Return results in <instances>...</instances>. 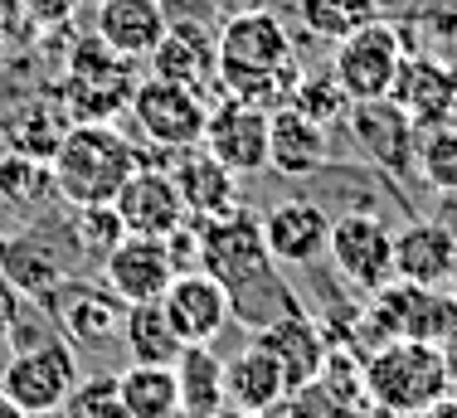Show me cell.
I'll return each mask as SVG.
<instances>
[{
	"instance_id": "cell-2",
	"label": "cell",
	"mask_w": 457,
	"mask_h": 418,
	"mask_svg": "<svg viewBox=\"0 0 457 418\" xmlns=\"http://www.w3.org/2000/svg\"><path fill=\"white\" fill-rule=\"evenodd\" d=\"M361 375H365V399L399 418H413L419 409H428L448 394L443 355L433 340H409V336L385 340L379 350L365 355Z\"/></svg>"
},
{
	"instance_id": "cell-21",
	"label": "cell",
	"mask_w": 457,
	"mask_h": 418,
	"mask_svg": "<svg viewBox=\"0 0 457 418\" xmlns=\"http://www.w3.org/2000/svg\"><path fill=\"white\" fill-rule=\"evenodd\" d=\"M345 122H351L361 151L375 161V166H385V171H413L419 127L399 113V103H389V97H379V103H351Z\"/></svg>"
},
{
	"instance_id": "cell-37",
	"label": "cell",
	"mask_w": 457,
	"mask_h": 418,
	"mask_svg": "<svg viewBox=\"0 0 457 418\" xmlns=\"http://www.w3.org/2000/svg\"><path fill=\"white\" fill-rule=\"evenodd\" d=\"M413 418H457V394H443L438 404H428V409H419Z\"/></svg>"
},
{
	"instance_id": "cell-31",
	"label": "cell",
	"mask_w": 457,
	"mask_h": 418,
	"mask_svg": "<svg viewBox=\"0 0 457 418\" xmlns=\"http://www.w3.org/2000/svg\"><path fill=\"white\" fill-rule=\"evenodd\" d=\"M292 107H297V113H307L312 122L331 127V122H345L351 97L341 93V83H336L331 73H321V79H307V73H302L297 88H292Z\"/></svg>"
},
{
	"instance_id": "cell-33",
	"label": "cell",
	"mask_w": 457,
	"mask_h": 418,
	"mask_svg": "<svg viewBox=\"0 0 457 418\" xmlns=\"http://www.w3.org/2000/svg\"><path fill=\"white\" fill-rule=\"evenodd\" d=\"M25 5V25L35 29H59L73 20V10L83 5V0H20Z\"/></svg>"
},
{
	"instance_id": "cell-8",
	"label": "cell",
	"mask_w": 457,
	"mask_h": 418,
	"mask_svg": "<svg viewBox=\"0 0 457 418\" xmlns=\"http://www.w3.org/2000/svg\"><path fill=\"white\" fill-rule=\"evenodd\" d=\"M200 146L234 175L268 171V113L238 97H214Z\"/></svg>"
},
{
	"instance_id": "cell-42",
	"label": "cell",
	"mask_w": 457,
	"mask_h": 418,
	"mask_svg": "<svg viewBox=\"0 0 457 418\" xmlns=\"http://www.w3.org/2000/svg\"><path fill=\"white\" fill-rule=\"evenodd\" d=\"M214 418H258V414H244V409H228V404H224V409L214 414Z\"/></svg>"
},
{
	"instance_id": "cell-11",
	"label": "cell",
	"mask_w": 457,
	"mask_h": 418,
	"mask_svg": "<svg viewBox=\"0 0 457 418\" xmlns=\"http://www.w3.org/2000/svg\"><path fill=\"white\" fill-rule=\"evenodd\" d=\"M370 302L385 312V322L395 326V336L443 346V340L457 331V297L448 288H419V282H399L395 278L379 292H370Z\"/></svg>"
},
{
	"instance_id": "cell-44",
	"label": "cell",
	"mask_w": 457,
	"mask_h": 418,
	"mask_svg": "<svg viewBox=\"0 0 457 418\" xmlns=\"http://www.w3.org/2000/svg\"><path fill=\"white\" fill-rule=\"evenodd\" d=\"M0 238H5V234H0Z\"/></svg>"
},
{
	"instance_id": "cell-14",
	"label": "cell",
	"mask_w": 457,
	"mask_h": 418,
	"mask_svg": "<svg viewBox=\"0 0 457 418\" xmlns=\"http://www.w3.org/2000/svg\"><path fill=\"white\" fill-rule=\"evenodd\" d=\"M151 79L180 83L190 93H210L220 83V49H214V35L200 25V20H170L161 44L151 49Z\"/></svg>"
},
{
	"instance_id": "cell-32",
	"label": "cell",
	"mask_w": 457,
	"mask_h": 418,
	"mask_svg": "<svg viewBox=\"0 0 457 418\" xmlns=\"http://www.w3.org/2000/svg\"><path fill=\"white\" fill-rule=\"evenodd\" d=\"M63 409H69V418H127L122 414V394H117V375L79 380Z\"/></svg>"
},
{
	"instance_id": "cell-40",
	"label": "cell",
	"mask_w": 457,
	"mask_h": 418,
	"mask_svg": "<svg viewBox=\"0 0 457 418\" xmlns=\"http://www.w3.org/2000/svg\"><path fill=\"white\" fill-rule=\"evenodd\" d=\"M0 418H29V414H20V409H15V404H10V399H5V394H0Z\"/></svg>"
},
{
	"instance_id": "cell-28",
	"label": "cell",
	"mask_w": 457,
	"mask_h": 418,
	"mask_svg": "<svg viewBox=\"0 0 457 418\" xmlns=\"http://www.w3.org/2000/svg\"><path fill=\"white\" fill-rule=\"evenodd\" d=\"M413 171H419L438 195H457V122H438V127L419 131Z\"/></svg>"
},
{
	"instance_id": "cell-4",
	"label": "cell",
	"mask_w": 457,
	"mask_h": 418,
	"mask_svg": "<svg viewBox=\"0 0 457 418\" xmlns=\"http://www.w3.org/2000/svg\"><path fill=\"white\" fill-rule=\"evenodd\" d=\"M404 63V39L389 20H365L361 29H351L345 39H336L331 54V79L341 83V93L351 103H379L389 97V88L399 79Z\"/></svg>"
},
{
	"instance_id": "cell-27",
	"label": "cell",
	"mask_w": 457,
	"mask_h": 418,
	"mask_svg": "<svg viewBox=\"0 0 457 418\" xmlns=\"http://www.w3.org/2000/svg\"><path fill=\"white\" fill-rule=\"evenodd\" d=\"M0 200L15 205V209H45L49 200H59L49 161L29 156V151H10L0 161Z\"/></svg>"
},
{
	"instance_id": "cell-6",
	"label": "cell",
	"mask_w": 457,
	"mask_h": 418,
	"mask_svg": "<svg viewBox=\"0 0 457 418\" xmlns=\"http://www.w3.org/2000/svg\"><path fill=\"white\" fill-rule=\"evenodd\" d=\"M127 117L137 122V131L151 141L156 151H185L204 141V122H210V97L190 93L180 83L166 79H137Z\"/></svg>"
},
{
	"instance_id": "cell-12",
	"label": "cell",
	"mask_w": 457,
	"mask_h": 418,
	"mask_svg": "<svg viewBox=\"0 0 457 418\" xmlns=\"http://www.w3.org/2000/svg\"><path fill=\"white\" fill-rule=\"evenodd\" d=\"M170 278H176V268H170V253L161 238H137L127 234L122 244L103 258V288L117 297L122 306H141V302H161L170 288Z\"/></svg>"
},
{
	"instance_id": "cell-3",
	"label": "cell",
	"mask_w": 457,
	"mask_h": 418,
	"mask_svg": "<svg viewBox=\"0 0 457 418\" xmlns=\"http://www.w3.org/2000/svg\"><path fill=\"white\" fill-rule=\"evenodd\" d=\"M79 263H83V253L73 244V229L63 219H39V224L20 229L15 238H0V272L29 302H45L69 278H79Z\"/></svg>"
},
{
	"instance_id": "cell-18",
	"label": "cell",
	"mask_w": 457,
	"mask_h": 418,
	"mask_svg": "<svg viewBox=\"0 0 457 418\" xmlns=\"http://www.w3.org/2000/svg\"><path fill=\"white\" fill-rule=\"evenodd\" d=\"M395 278L419 288H448L457 278V234L443 219H413L395 234Z\"/></svg>"
},
{
	"instance_id": "cell-34",
	"label": "cell",
	"mask_w": 457,
	"mask_h": 418,
	"mask_svg": "<svg viewBox=\"0 0 457 418\" xmlns=\"http://www.w3.org/2000/svg\"><path fill=\"white\" fill-rule=\"evenodd\" d=\"M20 312H25V292H20L15 282H10L5 272H0V340L10 336V326L20 322Z\"/></svg>"
},
{
	"instance_id": "cell-7",
	"label": "cell",
	"mask_w": 457,
	"mask_h": 418,
	"mask_svg": "<svg viewBox=\"0 0 457 418\" xmlns=\"http://www.w3.org/2000/svg\"><path fill=\"white\" fill-rule=\"evenodd\" d=\"M326 258L351 282L355 292H379L395 282V229L370 209H351V214L331 219V238H326Z\"/></svg>"
},
{
	"instance_id": "cell-35",
	"label": "cell",
	"mask_w": 457,
	"mask_h": 418,
	"mask_svg": "<svg viewBox=\"0 0 457 418\" xmlns=\"http://www.w3.org/2000/svg\"><path fill=\"white\" fill-rule=\"evenodd\" d=\"M20 25H25V5L20 0H0V39L15 35Z\"/></svg>"
},
{
	"instance_id": "cell-24",
	"label": "cell",
	"mask_w": 457,
	"mask_h": 418,
	"mask_svg": "<svg viewBox=\"0 0 457 418\" xmlns=\"http://www.w3.org/2000/svg\"><path fill=\"white\" fill-rule=\"evenodd\" d=\"M176 384L185 418H214L224 409V360L214 355V346H185L176 360Z\"/></svg>"
},
{
	"instance_id": "cell-26",
	"label": "cell",
	"mask_w": 457,
	"mask_h": 418,
	"mask_svg": "<svg viewBox=\"0 0 457 418\" xmlns=\"http://www.w3.org/2000/svg\"><path fill=\"white\" fill-rule=\"evenodd\" d=\"M122 340H127V350H132V365H176L180 350H185V340L176 336L170 316L161 312V302L127 306Z\"/></svg>"
},
{
	"instance_id": "cell-10",
	"label": "cell",
	"mask_w": 457,
	"mask_h": 418,
	"mask_svg": "<svg viewBox=\"0 0 457 418\" xmlns=\"http://www.w3.org/2000/svg\"><path fill=\"white\" fill-rule=\"evenodd\" d=\"M112 209L137 238H166L185 224V200L166 166H137L112 195Z\"/></svg>"
},
{
	"instance_id": "cell-15",
	"label": "cell",
	"mask_w": 457,
	"mask_h": 418,
	"mask_svg": "<svg viewBox=\"0 0 457 418\" xmlns=\"http://www.w3.org/2000/svg\"><path fill=\"white\" fill-rule=\"evenodd\" d=\"M326 238H331V214L317 200H278L263 214V244L273 263L312 268L326 253Z\"/></svg>"
},
{
	"instance_id": "cell-20",
	"label": "cell",
	"mask_w": 457,
	"mask_h": 418,
	"mask_svg": "<svg viewBox=\"0 0 457 418\" xmlns=\"http://www.w3.org/2000/svg\"><path fill=\"white\" fill-rule=\"evenodd\" d=\"M253 340L282 365L287 394L302 389L307 380H317L321 365H326V350H331V346H326V331H321L317 322H312L307 312H287V316H278V322L258 326Z\"/></svg>"
},
{
	"instance_id": "cell-25",
	"label": "cell",
	"mask_w": 457,
	"mask_h": 418,
	"mask_svg": "<svg viewBox=\"0 0 457 418\" xmlns=\"http://www.w3.org/2000/svg\"><path fill=\"white\" fill-rule=\"evenodd\" d=\"M127 418H180V384L176 365H132L117 375Z\"/></svg>"
},
{
	"instance_id": "cell-19",
	"label": "cell",
	"mask_w": 457,
	"mask_h": 418,
	"mask_svg": "<svg viewBox=\"0 0 457 418\" xmlns=\"http://www.w3.org/2000/svg\"><path fill=\"white\" fill-rule=\"evenodd\" d=\"M170 25L166 0H97L93 10V35L117 54V59H151Z\"/></svg>"
},
{
	"instance_id": "cell-30",
	"label": "cell",
	"mask_w": 457,
	"mask_h": 418,
	"mask_svg": "<svg viewBox=\"0 0 457 418\" xmlns=\"http://www.w3.org/2000/svg\"><path fill=\"white\" fill-rule=\"evenodd\" d=\"M69 229H73V244H79L83 258H107L117 244L127 238V224L112 205H83L69 214Z\"/></svg>"
},
{
	"instance_id": "cell-29",
	"label": "cell",
	"mask_w": 457,
	"mask_h": 418,
	"mask_svg": "<svg viewBox=\"0 0 457 418\" xmlns=\"http://www.w3.org/2000/svg\"><path fill=\"white\" fill-rule=\"evenodd\" d=\"M297 20L312 29L317 39H345L351 29H361L375 15V0H297Z\"/></svg>"
},
{
	"instance_id": "cell-43",
	"label": "cell",
	"mask_w": 457,
	"mask_h": 418,
	"mask_svg": "<svg viewBox=\"0 0 457 418\" xmlns=\"http://www.w3.org/2000/svg\"><path fill=\"white\" fill-rule=\"evenodd\" d=\"M29 418H69V409H49V414H29Z\"/></svg>"
},
{
	"instance_id": "cell-38",
	"label": "cell",
	"mask_w": 457,
	"mask_h": 418,
	"mask_svg": "<svg viewBox=\"0 0 457 418\" xmlns=\"http://www.w3.org/2000/svg\"><path fill=\"white\" fill-rule=\"evenodd\" d=\"M258 418H312V414H307V409H302V404L287 394V399H278L273 409H268V414H258Z\"/></svg>"
},
{
	"instance_id": "cell-13",
	"label": "cell",
	"mask_w": 457,
	"mask_h": 418,
	"mask_svg": "<svg viewBox=\"0 0 457 418\" xmlns=\"http://www.w3.org/2000/svg\"><path fill=\"white\" fill-rule=\"evenodd\" d=\"M161 312L170 316V326H176V336L185 346H214V336L228 326L234 306H228V292L210 272L195 268V272H176L170 278L166 297H161Z\"/></svg>"
},
{
	"instance_id": "cell-17",
	"label": "cell",
	"mask_w": 457,
	"mask_h": 418,
	"mask_svg": "<svg viewBox=\"0 0 457 418\" xmlns=\"http://www.w3.org/2000/svg\"><path fill=\"white\" fill-rule=\"evenodd\" d=\"M170 180H176L180 200H185V219L204 224V219H220L238 205V175L220 166L204 146H185L170 151Z\"/></svg>"
},
{
	"instance_id": "cell-22",
	"label": "cell",
	"mask_w": 457,
	"mask_h": 418,
	"mask_svg": "<svg viewBox=\"0 0 457 418\" xmlns=\"http://www.w3.org/2000/svg\"><path fill=\"white\" fill-rule=\"evenodd\" d=\"M326 161H331V141H326V127L312 122L297 107H278L268 113V171L292 175V180H307L317 175Z\"/></svg>"
},
{
	"instance_id": "cell-1",
	"label": "cell",
	"mask_w": 457,
	"mask_h": 418,
	"mask_svg": "<svg viewBox=\"0 0 457 418\" xmlns=\"http://www.w3.org/2000/svg\"><path fill=\"white\" fill-rule=\"evenodd\" d=\"M137 166H146L137 151V141L112 122H69L49 156L54 190L69 209L83 205H112V195L122 190V180Z\"/></svg>"
},
{
	"instance_id": "cell-36",
	"label": "cell",
	"mask_w": 457,
	"mask_h": 418,
	"mask_svg": "<svg viewBox=\"0 0 457 418\" xmlns=\"http://www.w3.org/2000/svg\"><path fill=\"white\" fill-rule=\"evenodd\" d=\"M438 355H443V375H448V394H457V331L438 346Z\"/></svg>"
},
{
	"instance_id": "cell-41",
	"label": "cell",
	"mask_w": 457,
	"mask_h": 418,
	"mask_svg": "<svg viewBox=\"0 0 457 418\" xmlns=\"http://www.w3.org/2000/svg\"><path fill=\"white\" fill-rule=\"evenodd\" d=\"M224 5H234V10H258V5H268V0H224Z\"/></svg>"
},
{
	"instance_id": "cell-9",
	"label": "cell",
	"mask_w": 457,
	"mask_h": 418,
	"mask_svg": "<svg viewBox=\"0 0 457 418\" xmlns=\"http://www.w3.org/2000/svg\"><path fill=\"white\" fill-rule=\"evenodd\" d=\"M45 312L54 316V326H59V336L69 340L73 350L79 346H103V340L122 336V316L127 306L117 302L112 292L103 288V282H88V278H69L54 297H45Z\"/></svg>"
},
{
	"instance_id": "cell-39",
	"label": "cell",
	"mask_w": 457,
	"mask_h": 418,
	"mask_svg": "<svg viewBox=\"0 0 457 418\" xmlns=\"http://www.w3.org/2000/svg\"><path fill=\"white\" fill-rule=\"evenodd\" d=\"M351 418H399V414H389V409H379V404H361Z\"/></svg>"
},
{
	"instance_id": "cell-5",
	"label": "cell",
	"mask_w": 457,
	"mask_h": 418,
	"mask_svg": "<svg viewBox=\"0 0 457 418\" xmlns=\"http://www.w3.org/2000/svg\"><path fill=\"white\" fill-rule=\"evenodd\" d=\"M79 355L63 336L45 340L29 350H10V360L0 365V394L15 404L20 414H49L63 409L79 384Z\"/></svg>"
},
{
	"instance_id": "cell-16",
	"label": "cell",
	"mask_w": 457,
	"mask_h": 418,
	"mask_svg": "<svg viewBox=\"0 0 457 418\" xmlns=\"http://www.w3.org/2000/svg\"><path fill=\"white\" fill-rule=\"evenodd\" d=\"M389 103H399V113L413 127H438L457 117V69H443L438 59H423V54H404L399 63V79L389 88Z\"/></svg>"
},
{
	"instance_id": "cell-23",
	"label": "cell",
	"mask_w": 457,
	"mask_h": 418,
	"mask_svg": "<svg viewBox=\"0 0 457 418\" xmlns=\"http://www.w3.org/2000/svg\"><path fill=\"white\" fill-rule=\"evenodd\" d=\"M278 399H287V380H282V365L258 340H248L244 350H234L224 360V404L228 409L268 414Z\"/></svg>"
}]
</instances>
